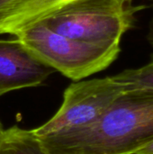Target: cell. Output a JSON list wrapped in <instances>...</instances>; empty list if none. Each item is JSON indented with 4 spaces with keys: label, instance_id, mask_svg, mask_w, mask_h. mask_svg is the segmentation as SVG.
<instances>
[{
    "label": "cell",
    "instance_id": "6da1fadb",
    "mask_svg": "<svg viewBox=\"0 0 153 154\" xmlns=\"http://www.w3.org/2000/svg\"><path fill=\"white\" fill-rule=\"evenodd\" d=\"M37 137L50 154H135L153 142V89L125 90L91 124Z\"/></svg>",
    "mask_w": 153,
    "mask_h": 154
},
{
    "label": "cell",
    "instance_id": "7a4b0ae2",
    "mask_svg": "<svg viewBox=\"0 0 153 154\" xmlns=\"http://www.w3.org/2000/svg\"><path fill=\"white\" fill-rule=\"evenodd\" d=\"M14 36L39 60L73 81L107 69L121 51V42H83L57 33L41 23Z\"/></svg>",
    "mask_w": 153,
    "mask_h": 154
},
{
    "label": "cell",
    "instance_id": "3957f363",
    "mask_svg": "<svg viewBox=\"0 0 153 154\" xmlns=\"http://www.w3.org/2000/svg\"><path fill=\"white\" fill-rule=\"evenodd\" d=\"M143 6L133 0H77L37 23L64 36L87 42H121Z\"/></svg>",
    "mask_w": 153,
    "mask_h": 154
},
{
    "label": "cell",
    "instance_id": "277c9868",
    "mask_svg": "<svg viewBox=\"0 0 153 154\" xmlns=\"http://www.w3.org/2000/svg\"><path fill=\"white\" fill-rule=\"evenodd\" d=\"M125 90L116 75L75 81L65 89L56 114L32 131L36 136H41L91 124Z\"/></svg>",
    "mask_w": 153,
    "mask_h": 154
},
{
    "label": "cell",
    "instance_id": "5b68a950",
    "mask_svg": "<svg viewBox=\"0 0 153 154\" xmlns=\"http://www.w3.org/2000/svg\"><path fill=\"white\" fill-rule=\"evenodd\" d=\"M54 71L34 57L17 38L0 40V97L41 86Z\"/></svg>",
    "mask_w": 153,
    "mask_h": 154
},
{
    "label": "cell",
    "instance_id": "8992f818",
    "mask_svg": "<svg viewBox=\"0 0 153 154\" xmlns=\"http://www.w3.org/2000/svg\"><path fill=\"white\" fill-rule=\"evenodd\" d=\"M75 1L77 0H21L0 20V34L15 35Z\"/></svg>",
    "mask_w": 153,
    "mask_h": 154
},
{
    "label": "cell",
    "instance_id": "52a82bcc",
    "mask_svg": "<svg viewBox=\"0 0 153 154\" xmlns=\"http://www.w3.org/2000/svg\"><path fill=\"white\" fill-rule=\"evenodd\" d=\"M0 154H50L32 130L13 125L0 135Z\"/></svg>",
    "mask_w": 153,
    "mask_h": 154
},
{
    "label": "cell",
    "instance_id": "ba28073f",
    "mask_svg": "<svg viewBox=\"0 0 153 154\" xmlns=\"http://www.w3.org/2000/svg\"><path fill=\"white\" fill-rule=\"evenodd\" d=\"M115 75L126 90L153 89V55L145 65L136 69H124Z\"/></svg>",
    "mask_w": 153,
    "mask_h": 154
},
{
    "label": "cell",
    "instance_id": "9c48e42d",
    "mask_svg": "<svg viewBox=\"0 0 153 154\" xmlns=\"http://www.w3.org/2000/svg\"><path fill=\"white\" fill-rule=\"evenodd\" d=\"M21 0H0V20L3 16Z\"/></svg>",
    "mask_w": 153,
    "mask_h": 154
},
{
    "label": "cell",
    "instance_id": "30bf717a",
    "mask_svg": "<svg viewBox=\"0 0 153 154\" xmlns=\"http://www.w3.org/2000/svg\"><path fill=\"white\" fill-rule=\"evenodd\" d=\"M135 154H153V142L145 145L143 148L139 150Z\"/></svg>",
    "mask_w": 153,
    "mask_h": 154
},
{
    "label": "cell",
    "instance_id": "8fae6325",
    "mask_svg": "<svg viewBox=\"0 0 153 154\" xmlns=\"http://www.w3.org/2000/svg\"><path fill=\"white\" fill-rule=\"evenodd\" d=\"M147 39H148V42L149 43L151 44V46L153 48V17L149 24V32H148V35H147Z\"/></svg>",
    "mask_w": 153,
    "mask_h": 154
},
{
    "label": "cell",
    "instance_id": "7c38bea8",
    "mask_svg": "<svg viewBox=\"0 0 153 154\" xmlns=\"http://www.w3.org/2000/svg\"><path fill=\"white\" fill-rule=\"evenodd\" d=\"M3 131H4V128H3V125H2V124L0 122V135H1V134H2Z\"/></svg>",
    "mask_w": 153,
    "mask_h": 154
}]
</instances>
